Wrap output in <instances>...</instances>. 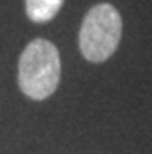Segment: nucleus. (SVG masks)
Segmentation results:
<instances>
[{
	"instance_id": "f257e3e1",
	"label": "nucleus",
	"mask_w": 152,
	"mask_h": 154,
	"mask_svg": "<svg viewBox=\"0 0 152 154\" xmlns=\"http://www.w3.org/2000/svg\"><path fill=\"white\" fill-rule=\"evenodd\" d=\"M61 81V55L46 38H33L18 59V86L29 99L42 101L57 90Z\"/></svg>"
},
{
	"instance_id": "f03ea898",
	"label": "nucleus",
	"mask_w": 152,
	"mask_h": 154,
	"mask_svg": "<svg viewBox=\"0 0 152 154\" xmlns=\"http://www.w3.org/2000/svg\"><path fill=\"white\" fill-rule=\"evenodd\" d=\"M123 20L112 4H96L88 9L79 29V50L90 63H105L117 50Z\"/></svg>"
},
{
	"instance_id": "7ed1b4c3",
	"label": "nucleus",
	"mask_w": 152,
	"mask_h": 154,
	"mask_svg": "<svg viewBox=\"0 0 152 154\" xmlns=\"http://www.w3.org/2000/svg\"><path fill=\"white\" fill-rule=\"evenodd\" d=\"M64 0H26V15L31 22L44 24L57 17Z\"/></svg>"
}]
</instances>
